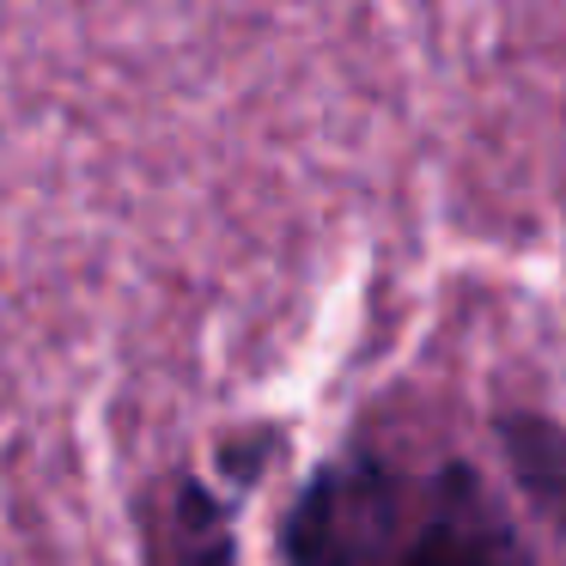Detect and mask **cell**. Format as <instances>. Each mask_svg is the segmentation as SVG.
Wrapping results in <instances>:
<instances>
[{
  "label": "cell",
  "mask_w": 566,
  "mask_h": 566,
  "mask_svg": "<svg viewBox=\"0 0 566 566\" xmlns=\"http://www.w3.org/2000/svg\"><path fill=\"white\" fill-rule=\"evenodd\" d=\"M286 548L293 566H530L469 469H402L384 457L335 463L298 500Z\"/></svg>",
  "instance_id": "6da1fadb"
}]
</instances>
